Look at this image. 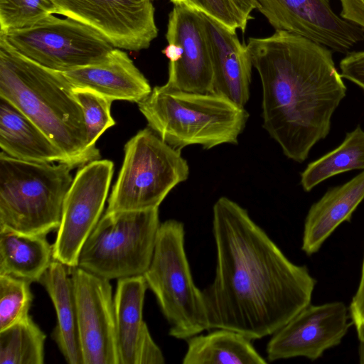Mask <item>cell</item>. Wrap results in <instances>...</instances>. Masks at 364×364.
<instances>
[{"mask_svg":"<svg viewBox=\"0 0 364 364\" xmlns=\"http://www.w3.org/2000/svg\"><path fill=\"white\" fill-rule=\"evenodd\" d=\"M61 72L16 50L0 33V97L33 121L60 149L73 168L100 158L89 147L81 107Z\"/></svg>","mask_w":364,"mask_h":364,"instance_id":"3","label":"cell"},{"mask_svg":"<svg viewBox=\"0 0 364 364\" xmlns=\"http://www.w3.org/2000/svg\"><path fill=\"white\" fill-rule=\"evenodd\" d=\"M66 267L53 259L39 282L48 294L56 314L53 339L68 363L83 364L75 296Z\"/></svg>","mask_w":364,"mask_h":364,"instance_id":"20","label":"cell"},{"mask_svg":"<svg viewBox=\"0 0 364 364\" xmlns=\"http://www.w3.org/2000/svg\"><path fill=\"white\" fill-rule=\"evenodd\" d=\"M61 73L73 87L91 89L113 101L139 103L152 91L127 53L117 48L101 63Z\"/></svg>","mask_w":364,"mask_h":364,"instance_id":"17","label":"cell"},{"mask_svg":"<svg viewBox=\"0 0 364 364\" xmlns=\"http://www.w3.org/2000/svg\"><path fill=\"white\" fill-rule=\"evenodd\" d=\"M114 172L107 159L91 161L77 172L65 196L53 259L67 267L77 266L80 250L101 218Z\"/></svg>","mask_w":364,"mask_h":364,"instance_id":"10","label":"cell"},{"mask_svg":"<svg viewBox=\"0 0 364 364\" xmlns=\"http://www.w3.org/2000/svg\"><path fill=\"white\" fill-rule=\"evenodd\" d=\"M147 288L144 275L117 280L114 306L118 364H136L141 343L149 332L143 319Z\"/></svg>","mask_w":364,"mask_h":364,"instance_id":"21","label":"cell"},{"mask_svg":"<svg viewBox=\"0 0 364 364\" xmlns=\"http://www.w3.org/2000/svg\"><path fill=\"white\" fill-rule=\"evenodd\" d=\"M173 5H182L201 12L231 30L244 32L248 21L231 0H169Z\"/></svg>","mask_w":364,"mask_h":364,"instance_id":"29","label":"cell"},{"mask_svg":"<svg viewBox=\"0 0 364 364\" xmlns=\"http://www.w3.org/2000/svg\"><path fill=\"white\" fill-rule=\"evenodd\" d=\"M72 92L82 108L89 147L97 149L96 141L104 132L115 124L111 116L113 100L88 88L73 87Z\"/></svg>","mask_w":364,"mask_h":364,"instance_id":"26","label":"cell"},{"mask_svg":"<svg viewBox=\"0 0 364 364\" xmlns=\"http://www.w3.org/2000/svg\"><path fill=\"white\" fill-rule=\"evenodd\" d=\"M55 14L85 23L114 48L139 51L158 36L155 0H50Z\"/></svg>","mask_w":364,"mask_h":364,"instance_id":"11","label":"cell"},{"mask_svg":"<svg viewBox=\"0 0 364 364\" xmlns=\"http://www.w3.org/2000/svg\"><path fill=\"white\" fill-rule=\"evenodd\" d=\"M275 31L296 34L329 49L347 53L364 41V28L341 16L329 0H257Z\"/></svg>","mask_w":364,"mask_h":364,"instance_id":"13","label":"cell"},{"mask_svg":"<svg viewBox=\"0 0 364 364\" xmlns=\"http://www.w3.org/2000/svg\"><path fill=\"white\" fill-rule=\"evenodd\" d=\"M250 338L229 329L217 328L187 341L183 364H267Z\"/></svg>","mask_w":364,"mask_h":364,"instance_id":"23","label":"cell"},{"mask_svg":"<svg viewBox=\"0 0 364 364\" xmlns=\"http://www.w3.org/2000/svg\"><path fill=\"white\" fill-rule=\"evenodd\" d=\"M31 282L0 274V331L26 318L33 301Z\"/></svg>","mask_w":364,"mask_h":364,"instance_id":"27","label":"cell"},{"mask_svg":"<svg viewBox=\"0 0 364 364\" xmlns=\"http://www.w3.org/2000/svg\"><path fill=\"white\" fill-rule=\"evenodd\" d=\"M262 83V126L289 159L301 163L325 139L346 95L331 50L284 31L247 42Z\"/></svg>","mask_w":364,"mask_h":364,"instance_id":"2","label":"cell"},{"mask_svg":"<svg viewBox=\"0 0 364 364\" xmlns=\"http://www.w3.org/2000/svg\"><path fill=\"white\" fill-rule=\"evenodd\" d=\"M364 199V170L348 182L328 188L309 208L302 237L301 250L308 256L317 252L343 222H350Z\"/></svg>","mask_w":364,"mask_h":364,"instance_id":"18","label":"cell"},{"mask_svg":"<svg viewBox=\"0 0 364 364\" xmlns=\"http://www.w3.org/2000/svg\"><path fill=\"white\" fill-rule=\"evenodd\" d=\"M4 35L22 55L59 72L101 63L114 48L93 28L71 18H60L53 14L31 27Z\"/></svg>","mask_w":364,"mask_h":364,"instance_id":"9","label":"cell"},{"mask_svg":"<svg viewBox=\"0 0 364 364\" xmlns=\"http://www.w3.org/2000/svg\"><path fill=\"white\" fill-rule=\"evenodd\" d=\"M343 78L355 83L364 91V50L351 52L339 64Z\"/></svg>","mask_w":364,"mask_h":364,"instance_id":"30","label":"cell"},{"mask_svg":"<svg viewBox=\"0 0 364 364\" xmlns=\"http://www.w3.org/2000/svg\"><path fill=\"white\" fill-rule=\"evenodd\" d=\"M355 169L364 170V131L360 125L348 132L338 147L309 164L300 183L309 192L323 181Z\"/></svg>","mask_w":364,"mask_h":364,"instance_id":"24","label":"cell"},{"mask_svg":"<svg viewBox=\"0 0 364 364\" xmlns=\"http://www.w3.org/2000/svg\"><path fill=\"white\" fill-rule=\"evenodd\" d=\"M167 46L169 60L166 86L188 92H213V70L201 13L174 5L168 14Z\"/></svg>","mask_w":364,"mask_h":364,"instance_id":"12","label":"cell"},{"mask_svg":"<svg viewBox=\"0 0 364 364\" xmlns=\"http://www.w3.org/2000/svg\"><path fill=\"white\" fill-rule=\"evenodd\" d=\"M189 172L181 150L149 127L140 130L124 146L123 164L106 212L159 208L173 188L187 180Z\"/></svg>","mask_w":364,"mask_h":364,"instance_id":"8","label":"cell"},{"mask_svg":"<svg viewBox=\"0 0 364 364\" xmlns=\"http://www.w3.org/2000/svg\"><path fill=\"white\" fill-rule=\"evenodd\" d=\"M160 225L159 208L105 212L84 242L77 267L108 280L144 275Z\"/></svg>","mask_w":364,"mask_h":364,"instance_id":"7","label":"cell"},{"mask_svg":"<svg viewBox=\"0 0 364 364\" xmlns=\"http://www.w3.org/2000/svg\"><path fill=\"white\" fill-rule=\"evenodd\" d=\"M360 24L362 26V27L364 28V9L361 14V16H360Z\"/></svg>","mask_w":364,"mask_h":364,"instance_id":"34","label":"cell"},{"mask_svg":"<svg viewBox=\"0 0 364 364\" xmlns=\"http://www.w3.org/2000/svg\"><path fill=\"white\" fill-rule=\"evenodd\" d=\"M201 16L210 52L213 92L245 107L253 67L247 46L240 41L237 31L203 13Z\"/></svg>","mask_w":364,"mask_h":364,"instance_id":"16","label":"cell"},{"mask_svg":"<svg viewBox=\"0 0 364 364\" xmlns=\"http://www.w3.org/2000/svg\"><path fill=\"white\" fill-rule=\"evenodd\" d=\"M65 163L26 161L0 154V228L46 236L58 230L73 183Z\"/></svg>","mask_w":364,"mask_h":364,"instance_id":"5","label":"cell"},{"mask_svg":"<svg viewBox=\"0 0 364 364\" xmlns=\"http://www.w3.org/2000/svg\"><path fill=\"white\" fill-rule=\"evenodd\" d=\"M0 146L16 159L38 163H66L65 155L26 114L0 97Z\"/></svg>","mask_w":364,"mask_h":364,"instance_id":"19","label":"cell"},{"mask_svg":"<svg viewBox=\"0 0 364 364\" xmlns=\"http://www.w3.org/2000/svg\"><path fill=\"white\" fill-rule=\"evenodd\" d=\"M55 11L50 0H0V33L31 27Z\"/></svg>","mask_w":364,"mask_h":364,"instance_id":"28","label":"cell"},{"mask_svg":"<svg viewBox=\"0 0 364 364\" xmlns=\"http://www.w3.org/2000/svg\"><path fill=\"white\" fill-rule=\"evenodd\" d=\"M248 21L252 18L251 13L257 9V0H231Z\"/></svg>","mask_w":364,"mask_h":364,"instance_id":"32","label":"cell"},{"mask_svg":"<svg viewBox=\"0 0 364 364\" xmlns=\"http://www.w3.org/2000/svg\"><path fill=\"white\" fill-rule=\"evenodd\" d=\"M341 301L309 304L274 332L267 345L269 361L304 357L315 360L338 346L352 322Z\"/></svg>","mask_w":364,"mask_h":364,"instance_id":"14","label":"cell"},{"mask_svg":"<svg viewBox=\"0 0 364 364\" xmlns=\"http://www.w3.org/2000/svg\"><path fill=\"white\" fill-rule=\"evenodd\" d=\"M53 259L46 236L0 228V274L39 282Z\"/></svg>","mask_w":364,"mask_h":364,"instance_id":"22","label":"cell"},{"mask_svg":"<svg viewBox=\"0 0 364 364\" xmlns=\"http://www.w3.org/2000/svg\"><path fill=\"white\" fill-rule=\"evenodd\" d=\"M144 277L170 324L171 336L187 340L209 330L202 290L194 283L187 259L182 222L170 219L161 223Z\"/></svg>","mask_w":364,"mask_h":364,"instance_id":"6","label":"cell"},{"mask_svg":"<svg viewBox=\"0 0 364 364\" xmlns=\"http://www.w3.org/2000/svg\"><path fill=\"white\" fill-rule=\"evenodd\" d=\"M138 104L149 127L172 147L237 144L249 114L228 97L156 86Z\"/></svg>","mask_w":364,"mask_h":364,"instance_id":"4","label":"cell"},{"mask_svg":"<svg viewBox=\"0 0 364 364\" xmlns=\"http://www.w3.org/2000/svg\"><path fill=\"white\" fill-rule=\"evenodd\" d=\"M83 364H118L114 297L109 280L70 267Z\"/></svg>","mask_w":364,"mask_h":364,"instance_id":"15","label":"cell"},{"mask_svg":"<svg viewBox=\"0 0 364 364\" xmlns=\"http://www.w3.org/2000/svg\"><path fill=\"white\" fill-rule=\"evenodd\" d=\"M352 324L355 326L359 341H364V257L358 287L349 306Z\"/></svg>","mask_w":364,"mask_h":364,"instance_id":"31","label":"cell"},{"mask_svg":"<svg viewBox=\"0 0 364 364\" xmlns=\"http://www.w3.org/2000/svg\"><path fill=\"white\" fill-rule=\"evenodd\" d=\"M358 354L359 363L361 364H364V341H359L358 348Z\"/></svg>","mask_w":364,"mask_h":364,"instance_id":"33","label":"cell"},{"mask_svg":"<svg viewBox=\"0 0 364 364\" xmlns=\"http://www.w3.org/2000/svg\"><path fill=\"white\" fill-rule=\"evenodd\" d=\"M46 338L30 316L0 331V364H43Z\"/></svg>","mask_w":364,"mask_h":364,"instance_id":"25","label":"cell"},{"mask_svg":"<svg viewBox=\"0 0 364 364\" xmlns=\"http://www.w3.org/2000/svg\"><path fill=\"white\" fill-rule=\"evenodd\" d=\"M214 279L202 290L208 329L250 340L272 336L311 304L316 280L290 261L246 209L223 196L213 208Z\"/></svg>","mask_w":364,"mask_h":364,"instance_id":"1","label":"cell"}]
</instances>
